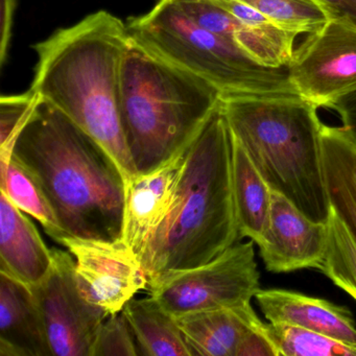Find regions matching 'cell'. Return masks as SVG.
<instances>
[{"instance_id":"52a82bcc","label":"cell","mask_w":356,"mask_h":356,"mask_svg":"<svg viewBox=\"0 0 356 356\" xmlns=\"http://www.w3.org/2000/svg\"><path fill=\"white\" fill-rule=\"evenodd\" d=\"M254 241H238L211 261L178 273L151 289L175 318L251 303L260 289Z\"/></svg>"},{"instance_id":"44dd1931","label":"cell","mask_w":356,"mask_h":356,"mask_svg":"<svg viewBox=\"0 0 356 356\" xmlns=\"http://www.w3.org/2000/svg\"><path fill=\"white\" fill-rule=\"evenodd\" d=\"M257 10L279 29L314 34L337 17L322 0H239Z\"/></svg>"},{"instance_id":"6da1fadb","label":"cell","mask_w":356,"mask_h":356,"mask_svg":"<svg viewBox=\"0 0 356 356\" xmlns=\"http://www.w3.org/2000/svg\"><path fill=\"white\" fill-rule=\"evenodd\" d=\"M11 156L38 185L66 236L122 241L124 174L114 158L65 114L41 99Z\"/></svg>"},{"instance_id":"5b68a950","label":"cell","mask_w":356,"mask_h":356,"mask_svg":"<svg viewBox=\"0 0 356 356\" xmlns=\"http://www.w3.org/2000/svg\"><path fill=\"white\" fill-rule=\"evenodd\" d=\"M222 99L218 89L133 42L122 65L120 116L137 175L184 152Z\"/></svg>"},{"instance_id":"7402d4cb","label":"cell","mask_w":356,"mask_h":356,"mask_svg":"<svg viewBox=\"0 0 356 356\" xmlns=\"http://www.w3.org/2000/svg\"><path fill=\"white\" fill-rule=\"evenodd\" d=\"M278 356H356V347L293 325L266 323Z\"/></svg>"},{"instance_id":"4fadbf2b","label":"cell","mask_w":356,"mask_h":356,"mask_svg":"<svg viewBox=\"0 0 356 356\" xmlns=\"http://www.w3.org/2000/svg\"><path fill=\"white\" fill-rule=\"evenodd\" d=\"M256 302L270 323L293 325L356 347V323L343 306L286 289H261Z\"/></svg>"},{"instance_id":"7a4b0ae2","label":"cell","mask_w":356,"mask_h":356,"mask_svg":"<svg viewBox=\"0 0 356 356\" xmlns=\"http://www.w3.org/2000/svg\"><path fill=\"white\" fill-rule=\"evenodd\" d=\"M130 43L120 18L104 10L90 14L33 45L38 61L31 86L114 158L127 183L137 176L120 116L122 65Z\"/></svg>"},{"instance_id":"2e32d148","label":"cell","mask_w":356,"mask_h":356,"mask_svg":"<svg viewBox=\"0 0 356 356\" xmlns=\"http://www.w3.org/2000/svg\"><path fill=\"white\" fill-rule=\"evenodd\" d=\"M193 355L236 356L241 339L261 322L251 303L176 318Z\"/></svg>"},{"instance_id":"8992f818","label":"cell","mask_w":356,"mask_h":356,"mask_svg":"<svg viewBox=\"0 0 356 356\" xmlns=\"http://www.w3.org/2000/svg\"><path fill=\"white\" fill-rule=\"evenodd\" d=\"M133 42L228 95H298L286 67L268 68L234 41L197 26L176 0H159L127 22Z\"/></svg>"},{"instance_id":"9c48e42d","label":"cell","mask_w":356,"mask_h":356,"mask_svg":"<svg viewBox=\"0 0 356 356\" xmlns=\"http://www.w3.org/2000/svg\"><path fill=\"white\" fill-rule=\"evenodd\" d=\"M289 81L302 99L331 109L356 92V24L335 17L309 34L287 65Z\"/></svg>"},{"instance_id":"d6986e66","label":"cell","mask_w":356,"mask_h":356,"mask_svg":"<svg viewBox=\"0 0 356 356\" xmlns=\"http://www.w3.org/2000/svg\"><path fill=\"white\" fill-rule=\"evenodd\" d=\"M141 355L193 356L176 318L149 296L128 302L122 309Z\"/></svg>"},{"instance_id":"e0dca14e","label":"cell","mask_w":356,"mask_h":356,"mask_svg":"<svg viewBox=\"0 0 356 356\" xmlns=\"http://www.w3.org/2000/svg\"><path fill=\"white\" fill-rule=\"evenodd\" d=\"M322 145L331 208L356 241V147L343 127L324 124Z\"/></svg>"},{"instance_id":"3957f363","label":"cell","mask_w":356,"mask_h":356,"mask_svg":"<svg viewBox=\"0 0 356 356\" xmlns=\"http://www.w3.org/2000/svg\"><path fill=\"white\" fill-rule=\"evenodd\" d=\"M233 136L218 104L187 147L172 209L140 258L149 289L203 266L239 239L232 185Z\"/></svg>"},{"instance_id":"f546056e","label":"cell","mask_w":356,"mask_h":356,"mask_svg":"<svg viewBox=\"0 0 356 356\" xmlns=\"http://www.w3.org/2000/svg\"><path fill=\"white\" fill-rule=\"evenodd\" d=\"M337 17L345 18L356 24V0H322Z\"/></svg>"},{"instance_id":"30bf717a","label":"cell","mask_w":356,"mask_h":356,"mask_svg":"<svg viewBox=\"0 0 356 356\" xmlns=\"http://www.w3.org/2000/svg\"><path fill=\"white\" fill-rule=\"evenodd\" d=\"M60 245L74 256L83 295L108 316L122 312L126 304L147 285L140 259L122 241L66 236Z\"/></svg>"},{"instance_id":"ffe728a7","label":"cell","mask_w":356,"mask_h":356,"mask_svg":"<svg viewBox=\"0 0 356 356\" xmlns=\"http://www.w3.org/2000/svg\"><path fill=\"white\" fill-rule=\"evenodd\" d=\"M0 191L22 211L36 218L54 241L60 243L66 237L42 191L12 156L8 161H0Z\"/></svg>"},{"instance_id":"7c38bea8","label":"cell","mask_w":356,"mask_h":356,"mask_svg":"<svg viewBox=\"0 0 356 356\" xmlns=\"http://www.w3.org/2000/svg\"><path fill=\"white\" fill-rule=\"evenodd\" d=\"M186 149L157 170L137 175L127 183L122 241L139 259L172 209Z\"/></svg>"},{"instance_id":"5bb4252c","label":"cell","mask_w":356,"mask_h":356,"mask_svg":"<svg viewBox=\"0 0 356 356\" xmlns=\"http://www.w3.org/2000/svg\"><path fill=\"white\" fill-rule=\"evenodd\" d=\"M0 356H53L32 289L0 272Z\"/></svg>"},{"instance_id":"4316f807","label":"cell","mask_w":356,"mask_h":356,"mask_svg":"<svg viewBox=\"0 0 356 356\" xmlns=\"http://www.w3.org/2000/svg\"><path fill=\"white\" fill-rule=\"evenodd\" d=\"M266 323L260 322L241 339L236 356H278L274 343L264 330Z\"/></svg>"},{"instance_id":"277c9868","label":"cell","mask_w":356,"mask_h":356,"mask_svg":"<svg viewBox=\"0 0 356 356\" xmlns=\"http://www.w3.org/2000/svg\"><path fill=\"white\" fill-rule=\"evenodd\" d=\"M222 102L233 137L270 189L314 222H328L318 108L298 95H228Z\"/></svg>"},{"instance_id":"8fae6325","label":"cell","mask_w":356,"mask_h":356,"mask_svg":"<svg viewBox=\"0 0 356 356\" xmlns=\"http://www.w3.org/2000/svg\"><path fill=\"white\" fill-rule=\"evenodd\" d=\"M327 245V222H314L286 197L272 191L270 220L266 233L257 245L260 257L268 272L320 270Z\"/></svg>"},{"instance_id":"ba28073f","label":"cell","mask_w":356,"mask_h":356,"mask_svg":"<svg viewBox=\"0 0 356 356\" xmlns=\"http://www.w3.org/2000/svg\"><path fill=\"white\" fill-rule=\"evenodd\" d=\"M53 264L31 287L42 314L53 356H91L107 312L85 298L79 286L72 254L53 248Z\"/></svg>"},{"instance_id":"83f0119b","label":"cell","mask_w":356,"mask_h":356,"mask_svg":"<svg viewBox=\"0 0 356 356\" xmlns=\"http://www.w3.org/2000/svg\"><path fill=\"white\" fill-rule=\"evenodd\" d=\"M16 9V0H1L0 8V66L3 67L7 61L8 51L11 41L13 28L14 13Z\"/></svg>"},{"instance_id":"603a6c76","label":"cell","mask_w":356,"mask_h":356,"mask_svg":"<svg viewBox=\"0 0 356 356\" xmlns=\"http://www.w3.org/2000/svg\"><path fill=\"white\" fill-rule=\"evenodd\" d=\"M328 245L320 270L356 300V241L331 208Z\"/></svg>"},{"instance_id":"f1b7e54d","label":"cell","mask_w":356,"mask_h":356,"mask_svg":"<svg viewBox=\"0 0 356 356\" xmlns=\"http://www.w3.org/2000/svg\"><path fill=\"white\" fill-rule=\"evenodd\" d=\"M331 110L337 112L343 131L356 147V92L337 101Z\"/></svg>"},{"instance_id":"ac0fdd59","label":"cell","mask_w":356,"mask_h":356,"mask_svg":"<svg viewBox=\"0 0 356 356\" xmlns=\"http://www.w3.org/2000/svg\"><path fill=\"white\" fill-rule=\"evenodd\" d=\"M232 185L239 239L248 237L258 245L270 220L272 189L234 137Z\"/></svg>"},{"instance_id":"484cf974","label":"cell","mask_w":356,"mask_h":356,"mask_svg":"<svg viewBox=\"0 0 356 356\" xmlns=\"http://www.w3.org/2000/svg\"><path fill=\"white\" fill-rule=\"evenodd\" d=\"M141 355L132 329L122 312L108 316L97 333L91 356Z\"/></svg>"},{"instance_id":"cb8c5ba5","label":"cell","mask_w":356,"mask_h":356,"mask_svg":"<svg viewBox=\"0 0 356 356\" xmlns=\"http://www.w3.org/2000/svg\"><path fill=\"white\" fill-rule=\"evenodd\" d=\"M41 102L32 89L20 95H3L0 99V161L11 158L18 134Z\"/></svg>"},{"instance_id":"9a60e30c","label":"cell","mask_w":356,"mask_h":356,"mask_svg":"<svg viewBox=\"0 0 356 356\" xmlns=\"http://www.w3.org/2000/svg\"><path fill=\"white\" fill-rule=\"evenodd\" d=\"M53 252L24 211L0 191V272L33 287L51 270Z\"/></svg>"},{"instance_id":"d4e9b609","label":"cell","mask_w":356,"mask_h":356,"mask_svg":"<svg viewBox=\"0 0 356 356\" xmlns=\"http://www.w3.org/2000/svg\"><path fill=\"white\" fill-rule=\"evenodd\" d=\"M179 7L197 26L234 41L248 28L213 0H176Z\"/></svg>"}]
</instances>
